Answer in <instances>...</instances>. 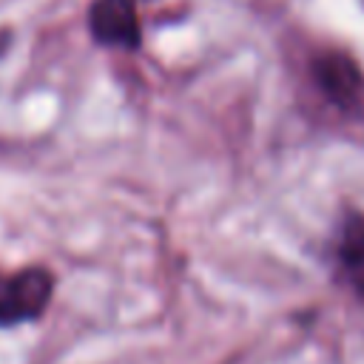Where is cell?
I'll return each mask as SVG.
<instances>
[{"label":"cell","instance_id":"6da1fadb","mask_svg":"<svg viewBox=\"0 0 364 364\" xmlns=\"http://www.w3.org/2000/svg\"><path fill=\"white\" fill-rule=\"evenodd\" d=\"M307 82L316 100L347 125L364 122V71L341 48H318L307 57Z\"/></svg>","mask_w":364,"mask_h":364},{"label":"cell","instance_id":"7a4b0ae2","mask_svg":"<svg viewBox=\"0 0 364 364\" xmlns=\"http://www.w3.org/2000/svg\"><path fill=\"white\" fill-rule=\"evenodd\" d=\"M54 290V276L46 267H26L0 282V327L34 321Z\"/></svg>","mask_w":364,"mask_h":364},{"label":"cell","instance_id":"3957f363","mask_svg":"<svg viewBox=\"0 0 364 364\" xmlns=\"http://www.w3.org/2000/svg\"><path fill=\"white\" fill-rule=\"evenodd\" d=\"M333 270L336 279L364 299V213H347L333 236Z\"/></svg>","mask_w":364,"mask_h":364},{"label":"cell","instance_id":"277c9868","mask_svg":"<svg viewBox=\"0 0 364 364\" xmlns=\"http://www.w3.org/2000/svg\"><path fill=\"white\" fill-rule=\"evenodd\" d=\"M88 26L97 43L114 48H139V20L134 0H94L88 9Z\"/></svg>","mask_w":364,"mask_h":364}]
</instances>
